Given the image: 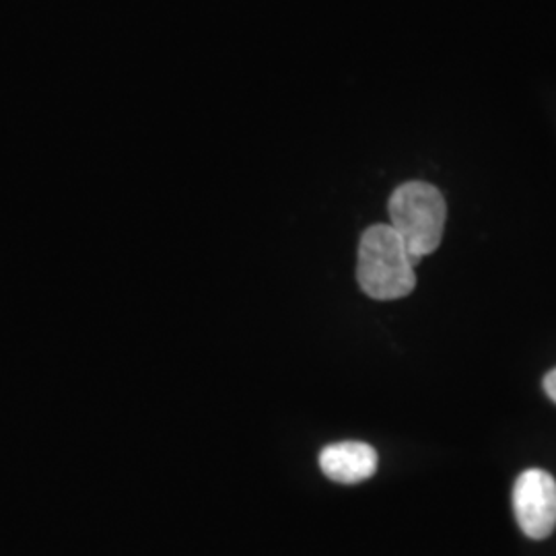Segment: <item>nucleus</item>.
<instances>
[{
  "label": "nucleus",
  "mask_w": 556,
  "mask_h": 556,
  "mask_svg": "<svg viewBox=\"0 0 556 556\" xmlns=\"http://www.w3.org/2000/svg\"><path fill=\"white\" fill-rule=\"evenodd\" d=\"M357 280L363 293L378 301L406 298L415 291V264L390 225H374L363 233Z\"/></svg>",
  "instance_id": "nucleus-1"
},
{
  "label": "nucleus",
  "mask_w": 556,
  "mask_h": 556,
  "mask_svg": "<svg viewBox=\"0 0 556 556\" xmlns=\"http://www.w3.org/2000/svg\"><path fill=\"white\" fill-rule=\"evenodd\" d=\"M388 213L390 227L402 239L415 266L441 245L447 206L435 186L425 181L397 186L388 202Z\"/></svg>",
  "instance_id": "nucleus-2"
},
{
  "label": "nucleus",
  "mask_w": 556,
  "mask_h": 556,
  "mask_svg": "<svg viewBox=\"0 0 556 556\" xmlns=\"http://www.w3.org/2000/svg\"><path fill=\"white\" fill-rule=\"evenodd\" d=\"M514 514L521 532L544 540L556 528V480L546 470L532 468L519 475L514 486Z\"/></svg>",
  "instance_id": "nucleus-3"
},
{
  "label": "nucleus",
  "mask_w": 556,
  "mask_h": 556,
  "mask_svg": "<svg viewBox=\"0 0 556 556\" xmlns=\"http://www.w3.org/2000/svg\"><path fill=\"white\" fill-rule=\"evenodd\" d=\"M319 468L340 484H357L378 472V452L361 441L332 443L321 450Z\"/></svg>",
  "instance_id": "nucleus-4"
},
{
  "label": "nucleus",
  "mask_w": 556,
  "mask_h": 556,
  "mask_svg": "<svg viewBox=\"0 0 556 556\" xmlns=\"http://www.w3.org/2000/svg\"><path fill=\"white\" fill-rule=\"evenodd\" d=\"M544 392H546L548 397L556 404V369H553V371L544 378Z\"/></svg>",
  "instance_id": "nucleus-5"
}]
</instances>
